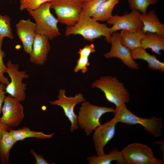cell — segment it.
Segmentation results:
<instances>
[{"mask_svg": "<svg viewBox=\"0 0 164 164\" xmlns=\"http://www.w3.org/2000/svg\"><path fill=\"white\" fill-rule=\"evenodd\" d=\"M65 34L67 36L80 35L85 39L90 41L103 36L107 42L110 43L111 35L109 32V28L106 24L100 23L82 11L74 25L67 26Z\"/></svg>", "mask_w": 164, "mask_h": 164, "instance_id": "obj_1", "label": "cell"}, {"mask_svg": "<svg viewBox=\"0 0 164 164\" xmlns=\"http://www.w3.org/2000/svg\"><path fill=\"white\" fill-rule=\"evenodd\" d=\"M118 122L129 125L138 124L142 125L145 130L155 137L162 135L161 130L163 127L161 117L152 116L148 118L139 117L133 114L127 107L125 103L116 107L113 112Z\"/></svg>", "mask_w": 164, "mask_h": 164, "instance_id": "obj_2", "label": "cell"}, {"mask_svg": "<svg viewBox=\"0 0 164 164\" xmlns=\"http://www.w3.org/2000/svg\"><path fill=\"white\" fill-rule=\"evenodd\" d=\"M91 87L100 89L104 93L106 100L116 107L129 101L128 91L123 83L116 77H101L92 84Z\"/></svg>", "mask_w": 164, "mask_h": 164, "instance_id": "obj_3", "label": "cell"}, {"mask_svg": "<svg viewBox=\"0 0 164 164\" xmlns=\"http://www.w3.org/2000/svg\"><path fill=\"white\" fill-rule=\"evenodd\" d=\"M49 2L43 4L34 10L26 9L36 22V34L51 40L60 35L57 27L59 22L51 13Z\"/></svg>", "mask_w": 164, "mask_h": 164, "instance_id": "obj_4", "label": "cell"}, {"mask_svg": "<svg viewBox=\"0 0 164 164\" xmlns=\"http://www.w3.org/2000/svg\"><path fill=\"white\" fill-rule=\"evenodd\" d=\"M114 110L112 108L97 106L85 101L82 102L78 112V126L89 136L101 125V117L106 113L113 112Z\"/></svg>", "mask_w": 164, "mask_h": 164, "instance_id": "obj_5", "label": "cell"}, {"mask_svg": "<svg viewBox=\"0 0 164 164\" xmlns=\"http://www.w3.org/2000/svg\"><path fill=\"white\" fill-rule=\"evenodd\" d=\"M49 2L59 22L67 26L76 23L82 12L81 0H50Z\"/></svg>", "mask_w": 164, "mask_h": 164, "instance_id": "obj_6", "label": "cell"}, {"mask_svg": "<svg viewBox=\"0 0 164 164\" xmlns=\"http://www.w3.org/2000/svg\"><path fill=\"white\" fill-rule=\"evenodd\" d=\"M125 163L127 164H162L163 161L156 158L151 149L141 143H131L121 151Z\"/></svg>", "mask_w": 164, "mask_h": 164, "instance_id": "obj_7", "label": "cell"}, {"mask_svg": "<svg viewBox=\"0 0 164 164\" xmlns=\"http://www.w3.org/2000/svg\"><path fill=\"white\" fill-rule=\"evenodd\" d=\"M6 66L5 73L11 79V82L5 87L6 93L20 102L24 101L27 84L22 82V80L29 78V75L26 71H20L19 64L13 63L10 60L8 61Z\"/></svg>", "mask_w": 164, "mask_h": 164, "instance_id": "obj_8", "label": "cell"}, {"mask_svg": "<svg viewBox=\"0 0 164 164\" xmlns=\"http://www.w3.org/2000/svg\"><path fill=\"white\" fill-rule=\"evenodd\" d=\"M65 92V89H60L57 99L50 101V103L60 106L62 108L65 115L70 122V131L73 132L79 128L77 124V115L74 111V107L77 104L85 101V99L81 93L76 94L73 97H68L66 95Z\"/></svg>", "mask_w": 164, "mask_h": 164, "instance_id": "obj_9", "label": "cell"}, {"mask_svg": "<svg viewBox=\"0 0 164 164\" xmlns=\"http://www.w3.org/2000/svg\"><path fill=\"white\" fill-rule=\"evenodd\" d=\"M20 102L10 95L5 99L0 121L10 128L19 126L24 117L23 106Z\"/></svg>", "mask_w": 164, "mask_h": 164, "instance_id": "obj_10", "label": "cell"}, {"mask_svg": "<svg viewBox=\"0 0 164 164\" xmlns=\"http://www.w3.org/2000/svg\"><path fill=\"white\" fill-rule=\"evenodd\" d=\"M140 12L133 10L129 14L120 16L112 15L107 21V23L112 26L109 28V32L111 34L120 30L135 31L142 30L143 24L140 19Z\"/></svg>", "mask_w": 164, "mask_h": 164, "instance_id": "obj_11", "label": "cell"}, {"mask_svg": "<svg viewBox=\"0 0 164 164\" xmlns=\"http://www.w3.org/2000/svg\"><path fill=\"white\" fill-rule=\"evenodd\" d=\"M111 35V47L109 52L104 54V57L106 58H118L129 68L133 70H139L138 64L132 58L131 50L121 43L119 32H114Z\"/></svg>", "mask_w": 164, "mask_h": 164, "instance_id": "obj_12", "label": "cell"}, {"mask_svg": "<svg viewBox=\"0 0 164 164\" xmlns=\"http://www.w3.org/2000/svg\"><path fill=\"white\" fill-rule=\"evenodd\" d=\"M117 123V121L114 117L110 121L98 126L94 131L92 139L97 155L105 153L104 148L114 137Z\"/></svg>", "mask_w": 164, "mask_h": 164, "instance_id": "obj_13", "label": "cell"}, {"mask_svg": "<svg viewBox=\"0 0 164 164\" xmlns=\"http://www.w3.org/2000/svg\"><path fill=\"white\" fill-rule=\"evenodd\" d=\"M16 32L22 44L24 50L29 54L31 52L36 34V25L30 19H21L16 25Z\"/></svg>", "mask_w": 164, "mask_h": 164, "instance_id": "obj_14", "label": "cell"}, {"mask_svg": "<svg viewBox=\"0 0 164 164\" xmlns=\"http://www.w3.org/2000/svg\"><path fill=\"white\" fill-rule=\"evenodd\" d=\"M49 39L46 36L36 34L32 50L29 54L30 61L36 65H42L47 60L50 49Z\"/></svg>", "mask_w": 164, "mask_h": 164, "instance_id": "obj_15", "label": "cell"}, {"mask_svg": "<svg viewBox=\"0 0 164 164\" xmlns=\"http://www.w3.org/2000/svg\"><path fill=\"white\" fill-rule=\"evenodd\" d=\"M140 19L143 27L142 30L145 33H155L164 37V24L159 20L153 10L145 14L141 13Z\"/></svg>", "mask_w": 164, "mask_h": 164, "instance_id": "obj_16", "label": "cell"}, {"mask_svg": "<svg viewBox=\"0 0 164 164\" xmlns=\"http://www.w3.org/2000/svg\"><path fill=\"white\" fill-rule=\"evenodd\" d=\"M146 36V33L142 30L135 31L121 30L119 33L121 43L131 51L141 47V41Z\"/></svg>", "mask_w": 164, "mask_h": 164, "instance_id": "obj_17", "label": "cell"}, {"mask_svg": "<svg viewBox=\"0 0 164 164\" xmlns=\"http://www.w3.org/2000/svg\"><path fill=\"white\" fill-rule=\"evenodd\" d=\"M132 58L133 60L141 59L146 61L149 67L153 70L164 72V63L160 61L155 55L148 53L146 50L139 47L131 51Z\"/></svg>", "mask_w": 164, "mask_h": 164, "instance_id": "obj_18", "label": "cell"}, {"mask_svg": "<svg viewBox=\"0 0 164 164\" xmlns=\"http://www.w3.org/2000/svg\"><path fill=\"white\" fill-rule=\"evenodd\" d=\"M141 42V47L146 50L151 49L156 54L160 55V51L164 50V37L155 33L147 32Z\"/></svg>", "mask_w": 164, "mask_h": 164, "instance_id": "obj_19", "label": "cell"}, {"mask_svg": "<svg viewBox=\"0 0 164 164\" xmlns=\"http://www.w3.org/2000/svg\"><path fill=\"white\" fill-rule=\"evenodd\" d=\"M87 160L89 164H110L114 161L118 164L125 163L121 151L117 148L113 149L108 154L89 156Z\"/></svg>", "mask_w": 164, "mask_h": 164, "instance_id": "obj_20", "label": "cell"}, {"mask_svg": "<svg viewBox=\"0 0 164 164\" xmlns=\"http://www.w3.org/2000/svg\"><path fill=\"white\" fill-rule=\"evenodd\" d=\"M9 131L17 142L22 141L26 138L32 137L38 139H49L52 138L55 134L54 133L47 134L42 132L32 131L26 126L18 130L10 128Z\"/></svg>", "mask_w": 164, "mask_h": 164, "instance_id": "obj_21", "label": "cell"}, {"mask_svg": "<svg viewBox=\"0 0 164 164\" xmlns=\"http://www.w3.org/2000/svg\"><path fill=\"white\" fill-rule=\"evenodd\" d=\"M16 142L9 131L3 132L0 141V159L2 164H9L10 151Z\"/></svg>", "mask_w": 164, "mask_h": 164, "instance_id": "obj_22", "label": "cell"}, {"mask_svg": "<svg viewBox=\"0 0 164 164\" xmlns=\"http://www.w3.org/2000/svg\"><path fill=\"white\" fill-rule=\"evenodd\" d=\"M120 0H107L92 18L97 21H107L112 16V11Z\"/></svg>", "mask_w": 164, "mask_h": 164, "instance_id": "obj_23", "label": "cell"}, {"mask_svg": "<svg viewBox=\"0 0 164 164\" xmlns=\"http://www.w3.org/2000/svg\"><path fill=\"white\" fill-rule=\"evenodd\" d=\"M107 0H90L83 2L82 11L92 17Z\"/></svg>", "mask_w": 164, "mask_h": 164, "instance_id": "obj_24", "label": "cell"}, {"mask_svg": "<svg viewBox=\"0 0 164 164\" xmlns=\"http://www.w3.org/2000/svg\"><path fill=\"white\" fill-rule=\"evenodd\" d=\"M11 19L8 15L0 14V38L4 39L6 37L12 39L14 36L10 26Z\"/></svg>", "mask_w": 164, "mask_h": 164, "instance_id": "obj_25", "label": "cell"}, {"mask_svg": "<svg viewBox=\"0 0 164 164\" xmlns=\"http://www.w3.org/2000/svg\"><path fill=\"white\" fill-rule=\"evenodd\" d=\"M130 8L132 10H136L145 14L149 6L151 5H155L158 0H127Z\"/></svg>", "mask_w": 164, "mask_h": 164, "instance_id": "obj_26", "label": "cell"}, {"mask_svg": "<svg viewBox=\"0 0 164 164\" xmlns=\"http://www.w3.org/2000/svg\"><path fill=\"white\" fill-rule=\"evenodd\" d=\"M50 0H20L19 9L34 10L43 3L49 2Z\"/></svg>", "mask_w": 164, "mask_h": 164, "instance_id": "obj_27", "label": "cell"}, {"mask_svg": "<svg viewBox=\"0 0 164 164\" xmlns=\"http://www.w3.org/2000/svg\"><path fill=\"white\" fill-rule=\"evenodd\" d=\"M3 39L0 38V82L7 85L9 81L8 78L4 75L5 73L6 67L3 61V58L5 56V53L2 49Z\"/></svg>", "mask_w": 164, "mask_h": 164, "instance_id": "obj_28", "label": "cell"}, {"mask_svg": "<svg viewBox=\"0 0 164 164\" xmlns=\"http://www.w3.org/2000/svg\"><path fill=\"white\" fill-rule=\"evenodd\" d=\"M88 57L86 56H79L74 69V72L77 73L81 70L83 73H85L87 71V67L90 65Z\"/></svg>", "mask_w": 164, "mask_h": 164, "instance_id": "obj_29", "label": "cell"}, {"mask_svg": "<svg viewBox=\"0 0 164 164\" xmlns=\"http://www.w3.org/2000/svg\"><path fill=\"white\" fill-rule=\"evenodd\" d=\"M95 46L91 43L90 45H87L83 48L80 49L77 53L79 56H86L89 57L90 54L95 52Z\"/></svg>", "mask_w": 164, "mask_h": 164, "instance_id": "obj_30", "label": "cell"}, {"mask_svg": "<svg viewBox=\"0 0 164 164\" xmlns=\"http://www.w3.org/2000/svg\"><path fill=\"white\" fill-rule=\"evenodd\" d=\"M30 152L35 158L36 161L35 163L36 164H51L53 163H50L48 162L43 157L42 155L37 154L34 150L31 149Z\"/></svg>", "mask_w": 164, "mask_h": 164, "instance_id": "obj_31", "label": "cell"}, {"mask_svg": "<svg viewBox=\"0 0 164 164\" xmlns=\"http://www.w3.org/2000/svg\"><path fill=\"white\" fill-rule=\"evenodd\" d=\"M5 88V84L0 82V115L2 111V104L6 97Z\"/></svg>", "mask_w": 164, "mask_h": 164, "instance_id": "obj_32", "label": "cell"}, {"mask_svg": "<svg viewBox=\"0 0 164 164\" xmlns=\"http://www.w3.org/2000/svg\"><path fill=\"white\" fill-rule=\"evenodd\" d=\"M10 128H11L4 125L0 121V141L3 132L5 130L9 131Z\"/></svg>", "mask_w": 164, "mask_h": 164, "instance_id": "obj_33", "label": "cell"}, {"mask_svg": "<svg viewBox=\"0 0 164 164\" xmlns=\"http://www.w3.org/2000/svg\"><path fill=\"white\" fill-rule=\"evenodd\" d=\"M83 2H87L90 0H81Z\"/></svg>", "mask_w": 164, "mask_h": 164, "instance_id": "obj_34", "label": "cell"}]
</instances>
